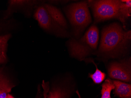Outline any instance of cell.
Masks as SVG:
<instances>
[{
	"label": "cell",
	"instance_id": "obj_1",
	"mask_svg": "<svg viewBox=\"0 0 131 98\" xmlns=\"http://www.w3.org/2000/svg\"><path fill=\"white\" fill-rule=\"evenodd\" d=\"M131 40L130 30L126 31L119 24L113 23L103 29L99 47L94 53L104 58L117 57L126 53Z\"/></svg>",
	"mask_w": 131,
	"mask_h": 98
},
{
	"label": "cell",
	"instance_id": "obj_2",
	"mask_svg": "<svg viewBox=\"0 0 131 98\" xmlns=\"http://www.w3.org/2000/svg\"><path fill=\"white\" fill-rule=\"evenodd\" d=\"M99 31L97 27L92 25L79 39L71 38L66 43L71 57L82 60L97 50L99 40Z\"/></svg>",
	"mask_w": 131,
	"mask_h": 98
},
{
	"label": "cell",
	"instance_id": "obj_3",
	"mask_svg": "<svg viewBox=\"0 0 131 98\" xmlns=\"http://www.w3.org/2000/svg\"><path fill=\"white\" fill-rule=\"evenodd\" d=\"M63 9L71 26L72 33L75 37H78L92 22L88 2L82 1L70 4L64 6Z\"/></svg>",
	"mask_w": 131,
	"mask_h": 98
},
{
	"label": "cell",
	"instance_id": "obj_4",
	"mask_svg": "<svg viewBox=\"0 0 131 98\" xmlns=\"http://www.w3.org/2000/svg\"><path fill=\"white\" fill-rule=\"evenodd\" d=\"M88 3L92 9L95 23L117 19L124 24L120 13L121 1H90Z\"/></svg>",
	"mask_w": 131,
	"mask_h": 98
},
{
	"label": "cell",
	"instance_id": "obj_5",
	"mask_svg": "<svg viewBox=\"0 0 131 98\" xmlns=\"http://www.w3.org/2000/svg\"><path fill=\"white\" fill-rule=\"evenodd\" d=\"M32 17L38 22L40 27L48 34L60 38L70 37L68 30L62 27L57 22L44 7L43 3L35 10Z\"/></svg>",
	"mask_w": 131,
	"mask_h": 98
},
{
	"label": "cell",
	"instance_id": "obj_6",
	"mask_svg": "<svg viewBox=\"0 0 131 98\" xmlns=\"http://www.w3.org/2000/svg\"><path fill=\"white\" fill-rule=\"evenodd\" d=\"M45 1L39 0H10L7 9L3 14V19L7 20L15 12H19L28 19L33 16L35 10Z\"/></svg>",
	"mask_w": 131,
	"mask_h": 98
},
{
	"label": "cell",
	"instance_id": "obj_7",
	"mask_svg": "<svg viewBox=\"0 0 131 98\" xmlns=\"http://www.w3.org/2000/svg\"><path fill=\"white\" fill-rule=\"evenodd\" d=\"M109 76L127 82L131 81V59L111 62L108 67Z\"/></svg>",
	"mask_w": 131,
	"mask_h": 98
},
{
	"label": "cell",
	"instance_id": "obj_8",
	"mask_svg": "<svg viewBox=\"0 0 131 98\" xmlns=\"http://www.w3.org/2000/svg\"><path fill=\"white\" fill-rule=\"evenodd\" d=\"M43 5L49 14L56 20L57 22L62 27L68 30V25L67 21L61 9L55 5L48 3L46 1L43 3Z\"/></svg>",
	"mask_w": 131,
	"mask_h": 98
},
{
	"label": "cell",
	"instance_id": "obj_9",
	"mask_svg": "<svg viewBox=\"0 0 131 98\" xmlns=\"http://www.w3.org/2000/svg\"><path fill=\"white\" fill-rule=\"evenodd\" d=\"M113 82L115 85L114 93L121 98H131V85L114 80Z\"/></svg>",
	"mask_w": 131,
	"mask_h": 98
},
{
	"label": "cell",
	"instance_id": "obj_10",
	"mask_svg": "<svg viewBox=\"0 0 131 98\" xmlns=\"http://www.w3.org/2000/svg\"><path fill=\"white\" fill-rule=\"evenodd\" d=\"M15 86L8 77L0 70V98H6L8 93Z\"/></svg>",
	"mask_w": 131,
	"mask_h": 98
},
{
	"label": "cell",
	"instance_id": "obj_11",
	"mask_svg": "<svg viewBox=\"0 0 131 98\" xmlns=\"http://www.w3.org/2000/svg\"><path fill=\"white\" fill-rule=\"evenodd\" d=\"M22 24L17 22L14 19L9 20L0 19V36L7 34H11L9 31L17 30L22 28Z\"/></svg>",
	"mask_w": 131,
	"mask_h": 98
},
{
	"label": "cell",
	"instance_id": "obj_12",
	"mask_svg": "<svg viewBox=\"0 0 131 98\" xmlns=\"http://www.w3.org/2000/svg\"><path fill=\"white\" fill-rule=\"evenodd\" d=\"M12 37L11 34L0 36V65L4 64L7 61L8 42Z\"/></svg>",
	"mask_w": 131,
	"mask_h": 98
},
{
	"label": "cell",
	"instance_id": "obj_13",
	"mask_svg": "<svg viewBox=\"0 0 131 98\" xmlns=\"http://www.w3.org/2000/svg\"><path fill=\"white\" fill-rule=\"evenodd\" d=\"M101 98H111V93L112 90H114L115 85L113 81L110 79H107L102 85Z\"/></svg>",
	"mask_w": 131,
	"mask_h": 98
},
{
	"label": "cell",
	"instance_id": "obj_14",
	"mask_svg": "<svg viewBox=\"0 0 131 98\" xmlns=\"http://www.w3.org/2000/svg\"><path fill=\"white\" fill-rule=\"evenodd\" d=\"M120 6V13L124 23L130 16L131 12V1L130 0L121 1Z\"/></svg>",
	"mask_w": 131,
	"mask_h": 98
},
{
	"label": "cell",
	"instance_id": "obj_15",
	"mask_svg": "<svg viewBox=\"0 0 131 98\" xmlns=\"http://www.w3.org/2000/svg\"><path fill=\"white\" fill-rule=\"evenodd\" d=\"M92 62L96 66V70L93 74H89V77L92 79L93 82L95 84H99L102 83L106 77V74L98 69L97 65L95 62L93 61Z\"/></svg>",
	"mask_w": 131,
	"mask_h": 98
},
{
	"label": "cell",
	"instance_id": "obj_16",
	"mask_svg": "<svg viewBox=\"0 0 131 98\" xmlns=\"http://www.w3.org/2000/svg\"><path fill=\"white\" fill-rule=\"evenodd\" d=\"M67 93L64 89L59 86L53 88L49 93L48 98H65Z\"/></svg>",
	"mask_w": 131,
	"mask_h": 98
},
{
	"label": "cell",
	"instance_id": "obj_17",
	"mask_svg": "<svg viewBox=\"0 0 131 98\" xmlns=\"http://www.w3.org/2000/svg\"><path fill=\"white\" fill-rule=\"evenodd\" d=\"M6 98H14L13 96H12L11 95H9V94H8L7 95V97Z\"/></svg>",
	"mask_w": 131,
	"mask_h": 98
}]
</instances>
